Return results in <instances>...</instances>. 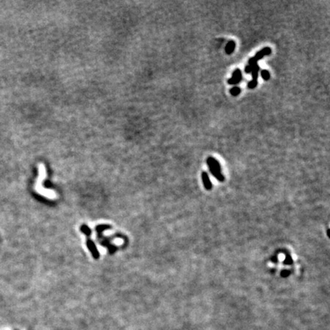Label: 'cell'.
<instances>
[{"label":"cell","mask_w":330,"mask_h":330,"mask_svg":"<svg viewBox=\"0 0 330 330\" xmlns=\"http://www.w3.org/2000/svg\"><path fill=\"white\" fill-rule=\"evenodd\" d=\"M232 77H234V78L241 77V71L238 69L235 70V71L232 73Z\"/></svg>","instance_id":"9c48e42d"},{"label":"cell","mask_w":330,"mask_h":330,"mask_svg":"<svg viewBox=\"0 0 330 330\" xmlns=\"http://www.w3.org/2000/svg\"><path fill=\"white\" fill-rule=\"evenodd\" d=\"M235 48V43L233 41H230L227 44L226 47H225V52L228 54H231L234 51Z\"/></svg>","instance_id":"5b68a950"},{"label":"cell","mask_w":330,"mask_h":330,"mask_svg":"<svg viewBox=\"0 0 330 330\" xmlns=\"http://www.w3.org/2000/svg\"><path fill=\"white\" fill-rule=\"evenodd\" d=\"M257 62H258V61L255 58H251L248 61V65L251 66V67H253V66L256 65Z\"/></svg>","instance_id":"8fae6325"},{"label":"cell","mask_w":330,"mask_h":330,"mask_svg":"<svg viewBox=\"0 0 330 330\" xmlns=\"http://www.w3.org/2000/svg\"><path fill=\"white\" fill-rule=\"evenodd\" d=\"M261 77L265 80H269L270 74L268 71H266V70H263V71H261Z\"/></svg>","instance_id":"ba28073f"},{"label":"cell","mask_w":330,"mask_h":330,"mask_svg":"<svg viewBox=\"0 0 330 330\" xmlns=\"http://www.w3.org/2000/svg\"><path fill=\"white\" fill-rule=\"evenodd\" d=\"M257 85H258V81L251 80L248 83V87L249 88V89H254V88H255V87L257 86Z\"/></svg>","instance_id":"30bf717a"},{"label":"cell","mask_w":330,"mask_h":330,"mask_svg":"<svg viewBox=\"0 0 330 330\" xmlns=\"http://www.w3.org/2000/svg\"><path fill=\"white\" fill-rule=\"evenodd\" d=\"M241 79H242V77H238V78L231 77L230 79H228V83L230 84V85H236V84L239 83L241 82Z\"/></svg>","instance_id":"8992f818"},{"label":"cell","mask_w":330,"mask_h":330,"mask_svg":"<svg viewBox=\"0 0 330 330\" xmlns=\"http://www.w3.org/2000/svg\"><path fill=\"white\" fill-rule=\"evenodd\" d=\"M260 68L258 64L256 65L251 67V75H252L253 80H257L258 77V71H259Z\"/></svg>","instance_id":"277c9868"},{"label":"cell","mask_w":330,"mask_h":330,"mask_svg":"<svg viewBox=\"0 0 330 330\" xmlns=\"http://www.w3.org/2000/svg\"><path fill=\"white\" fill-rule=\"evenodd\" d=\"M284 263H285L286 265H291V264H292L293 260L290 255H287L285 261H284Z\"/></svg>","instance_id":"7c38bea8"},{"label":"cell","mask_w":330,"mask_h":330,"mask_svg":"<svg viewBox=\"0 0 330 330\" xmlns=\"http://www.w3.org/2000/svg\"><path fill=\"white\" fill-rule=\"evenodd\" d=\"M240 93H241V89L238 86H234L230 90V93L232 94V96H236L239 95Z\"/></svg>","instance_id":"52a82bcc"},{"label":"cell","mask_w":330,"mask_h":330,"mask_svg":"<svg viewBox=\"0 0 330 330\" xmlns=\"http://www.w3.org/2000/svg\"><path fill=\"white\" fill-rule=\"evenodd\" d=\"M271 53V49L270 48H263L262 50H261L260 51H258V53H257L256 54H255V56L254 57V58H255V59L257 60V61H258V60L261 59L262 58H264L265 56H266V55H268V54H270Z\"/></svg>","instance_id":"3957f363"},{"label":"cell","mask_w":330,"mask_h":330,"mask_svg":"<svg viewBox=\"0 0 330 330\" xmlns=\"http://www.w3.org/2000/svg\"><path fill=\"white\" fill-rule=\"evenodd\" d=\"M207 164H208L209 168H211V169H214L215 171H218L221 172V166H220L219 163L216 161L215 159H214L212 157H209V158H207L206 160Z\"/></svg>","instance_id":"6da1fadb"},{"label":"cell","mask_w":330,"mask_h":330,"mask_svg":"<svg viewBox=\"0 0 330 330\" xmlns=\"http://www.w3.org/2000/svg\"><path fill=\"white\" fill-rule=\"evenodd\" d=\"M290 274L289 271H286V270H284V271H283L282 272H281V275H282V277H284V278H286V277H288V274Z\"/></svg>","instance_id":"5bb4252c"},{"label":"cell","mask_w":330,"mask_h":330,"mask_svg":"<svg viewBox=\"0 0 330 330\" xmlns=\"http://www.w3.org/2000/svg\"><path fill=\"white\" fill-rule=\"evenodd\" d=\"M202 179L203 182L204 187L207 190H210L212 189V183H211L209 178V175L206 172H203L202 173Z\"/></svg>","instance_id":"7a4b0ae2"},{"label":"cell","mask_w":330,"mask_h":330,"mask_svg":"<svg viewBox=\"0 0 330 330\" xmlns=\"http://www.w3.org/2000/svg\"><path fill=\"white\" fill-rule=\"evenodd\" d=\"M245 73H246V74H251V66H249V65L247 66L246 68H245Z\"/></svg>","instance_id":"4fadbf2b"}]
</instances>
